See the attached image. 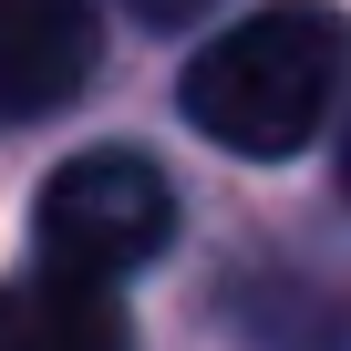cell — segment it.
Masks as SVG:
<instances>
[{
  "label": "cell",
  "instance_id": "6da1fadb",
  "mask_svg": "<svg viewBox=\"0 0 351 351\" xmlns=\"http://www.w3.org/2000/svg\"><path fill=\"white\" fill-rule=\"evenodd\" d=\"M341 83H351V11H330V0H258L186 62L176 104H186V124L207 145H228L248 165H279L330 124Z\"/></svg>",
  "mask_w": 351,
  "mask_h": 351
},
{
  "label": "cell",
  "instance_id": "7a4b0ae2",
  "mask_svg": "<svg viewBox=\"0 0 351 351\" xmlns=\"http://www.w3.org/2000/svg\"><path fill=\"white\" fill-rule=\"evenodd\" d=\"M32 248L52 269H83V279H134L145 258L176 248V186L165 165L134 155V145H93V155H62L32 197Z\"/></svg>",
  "mask_w": 351,
  "mask_h": 351
},
{
  "label": "cell",
  "instance_id": "3957f363",
  "mask_svg": "<svg viewBox=\"0 0 351 351\" xmlns=\"http://www.w3.org/2000/svg\"><path fill=\"white\" fill-rule=\"evenodd\" d=\"M93 0H0V134L62 114L93 83Z\"/></svg>",
  "mask_w": 351,
  "mask_h": 351
},
{
  "label": "cell",
  "instance_id": "277c9868",
  "mask_svg": "<svg viewBox=\"0 0 351 351\" xmlns=\"http://www.w3.org/2000/svg\"><path fill=\"white\" fill-rule=\"evenodd\" d=\"M0 351H134V320H124L114 279L42 258L21 279H0Z\"/></svg>",
  "mask_w": 351,
  "mask_h": 351
},
{
  "label": "cell",
  "instance_id": "5b68a950",
  "mask_svg": "<svg viewBox=\"0 0 351 351\" xmlns=\"http://www.w3.org/2000/svg\"><path fill=\"white\" fill-rule=\"evenodd\" d=\"M238 330L258 351H351V289H238Z\"/></svg>",
  "mask_w": 351,
  "mask_h": 351
},
{
  "label": "cell",
  "instance_id": "8992f818",
  "mask_svg": "<svg viewBox=\"0 0 351 351\" xmlns=\"http://www.w3.org/2000/svg\"><path fill=\"white\" fill-rule=\"evenodd\" d=\"M124 11L145 21V32H186V21H207L217 0H124Z\"/></svg>",
  "mask_w": 351,
  "mask_h": 351
},
{
  "label": "cell",
  "instance_id": "52a82bcc",
  "mask_svg": "<svg viewBox=\"0 0 351 351\" xmlns=\"http://www.w3.org/2000/svg\"><path fill=\"white\" fill-rule=\"evenodd\" d=\"M341 197H351V134H341Z\"/></svg>",
  "mask_w": 351,
  "mask_h": 351
}]
</instances>
